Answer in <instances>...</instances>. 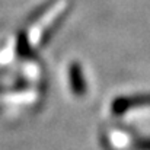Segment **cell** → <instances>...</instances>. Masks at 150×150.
<instances>
[{"label":"cell","mask_w":150,"mask_h":150,"mask_svg":"<svg viewBox=\"0 0 150 150\" xmlns=\"http://www.w3.org/2000/svg\"><path fill=\"white\" fill-rule=\"evenodd\" d=\"M150 106V93H137L128 96H118L112 100L111 111L114 115H124L130 109Z\"/></svg>","instance_id":"6da1fadb"},{"label":"cell","mask_w":150,"mask_h":150,"mask_svg":"<svg viewBox=\"0 0 150 150\" xmlns=\"http://www.w3.org/2000/svg\"><path fill=\"white\" fill-rule=\"evenodd\" d=\"M67 76H69V86H70L71 93L77 98L85 96L88 92V83H86L85 73H83L80 64L76 61L70 63L69 70H67Z\"/></svg>","instance_id":"7a4b0ae2"},{"label":"cell","mask_w":150,"mask_h":150,"mask_svg":"<svg viewBox=\"0 0 150 150\" xmlns=\"http://www.w3.org/2000/svg\"><path fill=\"white\" fill-rule=\"evenodd\" d=\"M67 15H69V10L66 9L64 12H61L60 15H57L55 19L44 29V32L41 34V38H40V47H45V45L50 42V40L54 37V34H55V32L61 28V25L64 23V19L67 18Z\"/></svg>","instance_id":"3957f363"},{"label":"cell","mask_w":150,"mask_h":150,"mask_svg":"<svg viewBox=\"0 0 150 150\" xmlns=\"http://www.w3.org/2000/svg\"><path fill=\"white\" fill-rule=\"evenodd\" d=\"M16 55L21 60L35 58V52L29 44V40H28V35L25 31H19L16 35Z\"/></svg>","instance_id":"277c9868"},{"label":"cell","mask_w":150,"mask_h":150,"mask_svg":"<svg viewBox=\"0 0 150 150\" xmlns=\"http://www.w3.org/2000/svg\"><path fill=\"white\" fill-rule=\"evenodd\" d=\"M57 0H47V1H44L41 6H38L32 13H29V16L26 18V21H25V25H32V23H35L41 16H44L48 10H50V7H52L54 6V3H55Z\"/></svg>","instance_id":"5b68a950"},{"label":"cell","mask_w":150,"mask_h":150,"mask_svg":"<svg viewBox=\"0 0 150 150\" xmlns=\"http://www.w3.org/2000/svg\"><path fill=\"white\" fill-rule=\"evenodd\" d=\"M136 150H150V139H139L134 142Z\"/></svg>","instance_id":"8992f818"}]
</instances>
